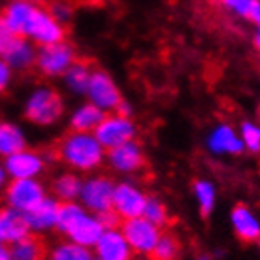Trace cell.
Returning a JSON list of instances; mask_svg holds the SVG:
<instances>
[{"label": "cell", "instance_id": "1", "mask_svg": "<svg viewBox=\"0 0 260 260\" xmlns=\"http://www.w3.org/2000/svg\"><path fill=\"white\" fill-rule=\"evenodd\" d=\"M102 143L85 132H74L57 145V156L81 170L96 166L102 158Z\"/></svg>", "mask_w": 260, "mask_h": 260}, {"label": "cell", "instance_id": "2", "mask_svg": "<svg viewBox=\"0 0 260 260\" xmlns=\"http://www.w3.org/2000/svg\"><path fill=\"white\" fill-rule=\"evenodd\" d=\"M25 34L32 36L38 44L44 46H51V44H60L64 38V30L62 26L57 23V19L53 17L51 13L42 10V8L34 6L28 23H26Z\"/></svg>", "mask_w": 260, "mask_h": 260}, {"label": "cell", "instance_id": "3", "mask_svg": "<svg viewBox=\"0 0 260 260\" xmlns=\"http://www.w3.org/2000/svg\"><path fill=\"white\" fill-rule=\"evenodd\" d=\"M60 113H62V102H60L59 94L49 89H42V91L34 92V96L28 100L25 117L32 123L49 124L55 119H59Z\"/></svg>", "mask_w": 260, "mask_h": 260}, {"label": "cell", "instance_id": "4", "mask_svg": "<svg viewBox=\"0 0 260 260\" xmlns=\"http://www.w3.org/2000/svg\"><path fill=\"white\" fill-rule=\"evenodd\" d=\"M123 228L124 240L128 241L136 251H143V253H151L155 245L158 243V230L153 222H149L145 217H134V219H126L121 224Z\"/></svg>", "mask_w": 260, "mask_h": 260}, {"label": "cell", "instance_id": "5", "mask_svg": "<svg viewBox=\"0 0 260 260\" xmlns=\"http://www.w3.org/2000/svg\"><path fill=\"white\" fill-rule=\"evenodd\" d=\"M6 196L12 209H17L21 213L30 211V209H34L46 200L42 187L36 181H30V179H15V181H12L10 187H8Z\"/></svg>", "mask_w": 260, "mask_h": 260}, {"label": "cell", "instance_id": "6", "mask_svg": "<svg viewBox=\"0 0 260 260\" xmlns=\"http://www.w3.org/2000/svg\"><path fill=\"white\" fill-rule=\"evenodd\" d=\"M85 204L96 213H104L113 209V198H115V187L108 177H96L89 181L81 190Z\"/></svg>", "mask_w": 260, "mask_h": 260}, {"label": "cell", "instance_id": "7", "mask_svg": "<svg viewBox=\"0 0 260 260\" xmlns=\"http://www.w3.org/2000/svg\"><path fill=\"white\" fill-rule=\"evenodd\" d=\"M132 136H134L132 124H130L128 119L121 117V115L106 119L104 123H100L96 128V140L110 149H115L123 143H128Z\"/></svg>", "mask_w": 260, "mask_h": 260}, {"label": "cell", "instance_id": "8", "mask_svg": "<svg viewBox=\"0 0 260 260\" xmlns=\"http://www.w3.org/2000/svg\"><path fill=\"white\" fill-rule=\"evenodd\" d=\"M72 64H74V51L64 44L46 46L38 55V66L49 76L62 74L64 70L72 68Z\"/></svg>", "mask_w": 260, "mask_h": 260}, {"label": "cell", "instance_id": "9", "mask_svg": "<svg viewBox=\"0 0 260 260\" xmlns=\"http://www.w3.org/2000/svg\"><path fill=\"white\" fill-rule=\"evenodd\" d=\"M89 94H91L92 102L100 108H115L121 104V96L115 85L111 83V79L104 72H94L91 76V83H89Z\"/></svg>", "mask_w": 260, "mask_h": 260}, {"label": "cell", "instance_id": "10", "mask_svg": "<svg viewBox=\"0 0 260 260\" xmlns=\"http://www.w3.org/2000/svg\"><path fill=\"white\" fill-rule=\"evenodd\" d=\"M2 55L6 62L15 66H28L32 62V49L25 42V36L13 34L2 28Z\"/></svg>", "mask_w": 260, "mask_h": 260}, {"label": "cell", "instance_id": "11", "mask_svg": "<svg viewBox=\"0 0 260 260\" xmlns=\"http://www.w3.org/2000/svg\"><path fill=\"white\" fill-rule=\"evenodd\" d=\"M145 198H143L136 189H132L130 185H119L115 189V198H113V208L121 217L134 219L143 215L145 209Z\"/></svg>", "mask_w": 260, "mask_h": 260}, {"label": "cell", "instance_id": "12", "mask_svg": "<svg viewBox=\"0 0 260 260\" xmlns=\"http://www.w3.org/2000/svg\"><path fill=\"white\" fill-rule=\"evenodd\" d=\"M28 221L17 209H4L0 217V238L4 243H17L28 234Z\"/></svg>", "mask_w": 260, "mask_h": 260}, {"label": "cell", "instance_id": "13", "mask_svg": "<svg viewBox=\"0 0 260 260\" xmlns=\"http://www.w3.org/2000/svg\"><path fill=\"white\" fill-rule=\"evenodd\" d=\"M32 10V4L25 2V0H17V2L10 4L2 15V28H6L13 34H19V36H25L26 23H28Z\"/></svg>", "mask_w": 260, "mask_h": 260}, {"label": "cell", "instance_id": "14", "mask_svg": "<svg viewBox=\"0 0 260 260\" xmlns=\"http://www.w3.org/2000/svg\"><path fill=\"white\" fill-rule=\"evenodd\" d=\"M6 170L15 179H30L34 174L42 170V160L38 155L28 153V151H19L15 155H10L6 160Z\"/></svg>", "mask_w": 260, "mask_h": 260}, {"label": "cell", "instance_id": "15", "mask_svg": "<svg viewBox=\"0 0 260 260\" xmlns=\"http://www.w3.org/2000/svg\"><path fill=\"white\" fill-rule=\"evenodd\" d=\"M128 241L124 240V236L108 230L96 243L98 256L102 260H128Z\"/></svg>", "mask_w": 260, "mask_h": 260}, {"label": "cell", "instance_id": "16", "mask_svg": "<svg viewBox=\"0 0 260 260\" xmlns=\"http://www.w3.org/2000/svg\"><path fill=\"white\" fill-rule=\"evenodd\" d=\"M59 209H60V204L46 198L40 206H36V208L30 209V211H26L25 217H26V221H28V224H30V228H34V230H44V228H49V226H53V224H57Z\"/></svg>", "mask_w": 260, "mask_h": 260}, {"label": "cell", "instance_id": "17", "mask_svg": "<svg viewBox=\"0 0 260 260\" xmlns=\"http://www.w3.org/2000/svg\"><path fill=\"white\" fill-rule=\"evenodd\" d=\"M232 221H234L236 234L241 241H254L260 236V226L256 219L253 217V213L249 211L243 204H238L232 211Z\"/></svg>", "mask_w": 260, "mask_h": 260}, {"label": "cell", "instance_id": "18", "mask_svg": "<svg viewBox=\"0 0 260 260\" xmlns=\"http://www.w3.org/2000/svg\"><path fill=\"white\" fill-rule=\"evenodd\" d=\"M111 164L115 166L117 170H124V172H128V170H136L140 166H143V156H142V151L138 147L136 143H123V145H119L115 149H111Z\"/></svg>", "mask_w": 260, "mask_h": 260}, {"label": "cell", "instance_id": "19", "mask_svg": "<svg viewBox=\"0 0 260 260\" xmlns=\"http://www.w3.org/2000/svg\"><path fill=\"white\" fill-rule=\"evenodd\" d=\"M10 254H12V260H46L47 247L40 238L26 236L13 245Z\"/></svg>", "mask_w": 260, "mask_h": 260}, {"label": "cell", "instance_id": "20", "mask_svg": "<svg viewBox=\"0 0 260 260\" xmlns=\"http://www.w3.org/2000/svg\"><path fill=\"white\" fill-rule=\"evenodd\" d=\"M104 121L106 115L100 106H83L72 119V128L74 132H87L91 128H98V124Z\"/></svg>", "mask_w": 260, "mask_h": 260}, {"label": "cell", "instance_id": "21", "mask_svg": "<svg viewBox=\"0 0 260 260\" xmlns=\"http://www.w3.org/2000/svg\"><path fill=\"white\" fill-rule=\"evenodd\" d=\"M104 224L98 221V219H85L78 228L76 232L72 234V240L79 243V245H96L100 238L104 236Z\"/></svg>", "mask_w": 260, "mask_h": 260}, {"label": "cell", "instance_id": "22", "mask_svg": "<svg viewBox=\"0 0 260 260\" xmlns=\"http://www.w3.org/2000/svg\"><path fill=\"white\" fill-rule=\"evenodd\" d=\"M87 219V215L81 211V208L74 206V204H60L59 219H57V226L64 232V234H74L76 228Z\"/></svg>", "mask_w": 260, "mask_h": 260}, {"label": "cell", "instance_id": "23", "mask_svg": "<svg viewBox=\"0 0 260 260\" xmlns=\"http://www.w3.org/2000/svg\"><path fill=\"white\" fill-rule=\"evenodd\" d=\"M23 145H25V140L21 136V132L12 124H2L0 128V151L4 155H15L23 151Z\"/></svg>", "mask_w": 260, "mask_h": 260}, {"label": "cell", "instance_id": "24", "mask_svg": "<svg viewBox=\"0 0 260 260\" xmlns=\"http://www.w3.org/2000/svg\"><path fill=\"white\" fill-rule=\"evenodd\" d=\"M211 147L215 151H228V153H240L241 142L234 136V132L228 126H221L211 138Z\"/></svg>", "mask_w": 260, "mask_h": 260}, {"label": "cell", "instance_id": "25", "mask_svg": "<svg viewBox=\"0 0 260 260\" xmlns=\"http://www.w3.org/2000/svg\"><path fill=\"white\" fill-rule=\"evenodd\" d=\"M177 253V240L174 236L166 232L158 238V243L151 251V260H174Z\"/></svg>", "mask_w": 260, "mask_h": 260}, {"label": "cell", "instance_id": "26", "mask_svg": "<svg viewBox=\"0 0 260 260\" xmlns=\"http://www.w3.org/2000/svg\"><path fill=\"white\" fill-rule=\"evenodd\" d=\"M79 189H81V183H79L78 177L74 176H62L59 177L57 181L53 183V190L57 192V196L59 198H62V200H72L74 196L79 194Z\"/></svg>", "mask_w": 260, "mask_h": 260}, {"label": "cell", "instance_id": "27", "mask_svg": "<svg viewBox=\"0 0 260 260\" xmlns=\"http://www.w3.org/2000/svg\"><path fill=\"white\" fill-rule=\"evenodd\" d=\"M66 78H68L70 87L76 91H85V89H89V83H91V74L87 70V64H81V62L72 64Z\"/></svg>", "mask_w": 260, "mask_h": 260}, {"label": "cell", "instance_id": "28", "mask_svg": "<svg viewBox=\"0 0 260 260\" xmlns=\"http://www.w3.org/2000/svg\"><path fill=\"white\" fill-rule=\"evenodd\" d=\"M51 260H91V254L81 245H62L53 253Z\"/></svg>", "mask_w": 260, "mask_h": 260}, {"label": "cell", "instance_id": "29", "mask_svg": "<svg viewBox=\"0 0 260 260\" xmlns=\"http://www.w3.org/2000/svg\"><path fill=\"white\" fill-rule=\"evenodd\" d=\"M143 217L149 222H153L155 226H162L166 222V209L160 202L153 200V198H147L145 202V209H143Z\"/></svg>", "mask_w": 260, "mask_h": 260}, {"label": "cell", "instance_id": "30", "mask_svg": "<svg viewBox=\"0 0 260 260\" xmlns=\"http://www.w3.org/2000/svg\"><path fill=\"white\" fill-rule=\"evenodd\" d=\"M196 194L200 200L202 217H208L209 211H211V206H213V187L206 181H198L196 183Z\"/></svg>", "mask_w": 260, "mask_h": 260}, {"label": "cell", "instance_id": "31", "mask_svg": "<svg viewBox=\"0 0 260 260\" xmlns=\"http://www.w3.org/2000/svg\"><path fill=\"white\" fill-rule=\"evenodd\" d=\"M243 140L251 151H260V128H256L254 124H243Z\"/></svg>", "mask_w": 260, "mask_h": 260}, {"label": "cell", "instance_id": "32", "mask_svg": "<svg viewBox=\"0 0 260 260\" xmlns=\"http://www.w3.org/2000/svg\"><path fill=\"white\" fill-rule=\"evenodd\" d=\"M222 4L249 19L251 10H253V6H254V0H222Z\"/></svg>", "mask_w": 260, "mask_h": 260}, {"label": "cell", "instance_id": "33", "mask_svg": "<svg viewBox=\"0 0 260 260\" xmlns=\"http://www.w3.org/2000/svg\"><path fill=\"white\" fill-rule=\"evenodd\" d=\"M51 15L55 19H68V15H70V8L62 4V2H55L51 6Z\"/></svg>", "mask_w": 260, "mask_h": 260}, {"label": "cell", "instance_id": "34", "mask_svg": "<svg viewBox=\"0 0 260 260\" xmlns=\"http://www.w3.org/2000/svg\"><path fill=\"white\" fill-rule=\"evenodd\" d=\"M249 19L254 21V23L260 26V0H254V6H253V10H251Z\"/></svg>", "mask_w": 260, "mask_h": 260}, {"label": "cell", "instance_id": "35", "mask_svg": "<svg viewBox=\"0 0 260 260\" xmlns=\"http://www.w3.org/2000/svg\"><path fill=\"white\" fill-rule=\"evenodd\" d=\"M8 81V62H4V64L0 66V83H2V87L6 85Z\"/></svg>", "mask_w": 260, "mask_h": 260}, {"label": "cell", "instance_id": "36", "mask_svg": "<svg viewBox=\"0 0 260 260\" xmlns=\"http://www.w3.org/2000/svg\"><path fill=\"white\" fill-rule=\"evenodd\" d=\"M0 260H12V254L8 253L6 249H2V251H0Z\"/></svg>", "mask_w": 260, "mask_h": 260}, {"label": "cell", "instance_id": "37", "mask_svg": "<svg viewBox=\"0 0 260 260\" xmlns=\"http://www.w3.org/2000/svg\"><path fill=\"white\" fill-rule=\"evenodd\" d=\"M254 46L260 49V30H258V34H256V38H254Z\"/></svg>", "mask_w": 260, "mask_h": 260}, {"label": "cell", "instance_id": "38", "mask_svg": "<svg viewBox=\"0 0 260 260\" xmlns=\"http://www.w3.org/2000/svg\"><path fill=\"white\" fill-rule=\"evenodd\" d=\"M100 260H102V258H100Z\"/></svg>", "mask_w": 260, "mask_h": 260}]
</instances>
